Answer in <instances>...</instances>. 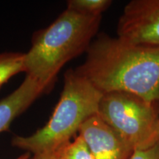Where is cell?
Listing matches in <instances>:
<instances>
[{
    "label": "cell",
    "instance_id": "obj_14",
    "mask_svg": "<svg viewBox=\"0 0 159 159\" xmlns=\"http://www.w3.org/2000/svg\"><path fill=\"white\" fill-rule=\"evenodd\" d=\"M57 159H63L62 157L61 156V152H60V154H59V156H58V158H57Z\"/></svg>",
    "mask_w": 159,
    "mask_h": 159
},
{
    "label": "cell",
    "instance_id": "obj_7",
    "mask_svg": "<svg viewBox=\"0 0 159 159\" xmlns=\"http://www.w3.org/2000/svg\"><path fill=\"white\" fill-rule=\"evenodd\" d=\"M51 88L27 75L19 88L0 100V133L7 130L16 117Z\"/></svg>",
    "mask_w": 159,
    "mask_h": 159
},
{
    "label": "cell",
    "instance_id": "obj_13",
    "mask_svg": "<svg viewBox=\"0 0 159 159\" xmlns=\"http://www.w3.org/2000/svg\"><path fill=\"white\" fill-rule=\"evenodd\" d=\"M29 158H30L29 153H25L22 155V156H20L19 158H18L17 159H29Z\"/></svg>",
    "mask_w": 159,
    "mask_h": 159
},
{
    "label": "cell",
    "instance_id": "obj_10",
    "mask_svg": "<svg viewBox=\"0 0 159 159\" xmlns=\"http://www.w3.org/2000/svg\"><path fill=\"white\" fill-rule=\"evenodd\" d=\"M61 156L63 159H94L88 145L80 135L61 149Z\"/></svg>",
    "mask_w": 159,
    "mask_h": 159
},
{
    "label": "cell",
    "instance_id": "obj_5",
    "mask_svg": "<svg viewBox=\"0 0 159 159\" xmlns=\"http://www.w3.org/2000/svg\"><path fill=\"white\" fill-rule=\"evenodd\" d=\"M117 37L134 44L159 47V0H133L117 24Z\"/></svg>",
    "mask_w": 159,
    "mask_h": 159
},
{
    "label": "cell",
    "instance_id": "obj_3",
    "mask_svg": "<svg viewBox=\"0 0 159 159\" xmlns=\"http://www.w3.org/2000/svg\"><path fill=\"white\" fill-rule=\"evenodd\" d=\"M102 96L86 79L69 69L61 97L47 124L30 136L14 137L12 144L33 154L60 150L87 119L97 114Z\"/></svg>",
    "mask_w": 159,
    "mask_h": 159
},
{
    "label": "cell",
    "instance_id": "obj_2",
    "mask_svg": "<svg viewBox=\"0 0 159 159\" xmlns=\"http://www.w3.org/2000/svg\"><path fill=\"white\" fill-rule=\"evenodd\" d=\"M102 16L66 8L46 28L34 34L25 53V72L52 88L69 61L86 52L99 30Z\"/></svg>",
    "mask_w": 159,
    "mask_h": 159
},
{
    "label": "cell",
    "instance_id": "obj_12",
    "mask_svg": "<svg viewBox=\"0 0 159 159\" xmlns=\"http://www.w3.org/2000/svg\"><path fill=\"white\" fill-rule=\"evenodd\" d=\"M61 149L56 151H50V152H41V153L34 154L33 157L30 158L29 159H57Z\"/></svg>",
    "mask_w": 159,
    "mask_h": 159
},
{
    "label": "cell",
    "instance_id": "obj_1",
    "mask_svg": "<svg viewBox=\"0 0 159 159\" xmlns=\"http://www.w3.org/2000/svg\"><path fill=\"white\" fill-rule=\"evenodd\" d=\"M75 71L103 94L126 92L159 102V47L134 44L99 35Z\"/></svg>",
    "mask_w": 159,
    "mask_h": 159
},
{
    "label": "cell",
    "instance_id": "obj_8",
    "mask_svg": "<svg viewBox=\"0 0 159 159\" xmlns=\"http://www.w3.org/2000/svg\"><path fill=\"white\" fill-rule=\"evenodd\" d=\"M25 72V53H0V89L11 77Z\"/></svg>",
    "mask_w": 159,
    "mask_h": 159
},
{
    "label": "cell",
    "instance_id": "obj_9",
    "mask_svg": "<svg viewBox=\"0 0 159 159\" xmlns=\"http://www.w3.org/2000/svg\"><path fill=\"white\" fill-rule=\"evenodd\" d=\"M113 2L111 0H70L66 8L88 16H102Z\"/></svg>",
    "mask_w": 159,
    "mask_h": 159
},
{
    "label": "cell",
    "instance_id": "obj_6",
    "mask_svg": "<svg viewBox=\"0 0 159 159\" xmlns=\"http://www.w3.org/2000/svg\"><path fill=\"white\" fill-rule=\"evenodd\" d=\"M78 135L84 139L94 159H129L134 152L97 114L81 125Z\"/></svg>",
    "mask_w": 159,
    "mask_h": 159
},
{
    "label": "cell",
    "instance_id": "obj_4",
    "mask_svg": "<svg viewBox=\"0 0 159 159\" xmlns=\"http://www.w3.org/2000/svg\"><path fill=\"white\" fill-rule=\"evenodd\" d=\"M156 103L126 92L104 94L97 115L132 150H144L159 142V114Z\"/></svg>",
    "mask_w": 159,
    "mask_h": 159
},
{
    "label": "cell",
    "instance_id": "obj_11",
    "mask_svg": "<svg viewBox=\"0 0 159 159\" xmlns=\"http://www.w3.org/2000/svg\"><path fill=\"white\" fill-rule=\"evenodd\" d=\"M129 159H159V142L148 148L134 151Z\"/></svg>",
    "mask_w": 159,
    "mask_h": 159
}]
</instances>
